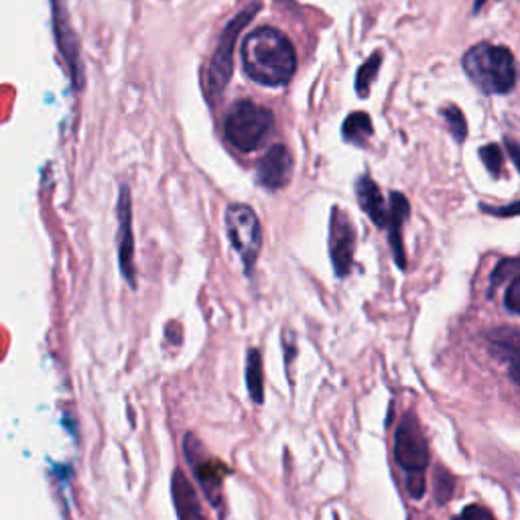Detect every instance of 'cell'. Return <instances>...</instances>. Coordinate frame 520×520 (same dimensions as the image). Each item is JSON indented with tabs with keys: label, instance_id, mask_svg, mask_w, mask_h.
<instances>
[{
	"label": "cell",
	"instance_id": "cell-1",
	"mask_svg": "<svg viewBox=\"0 0 520 520\" xmlns=\"http://www.w3.org/2000/svg\"><path fill=\"white\" fill-rule=\"evenodd\" d=\"M244 72L263 86H285L297 70L293 43L274 27H260L242 43Z\"/></svg>",
	"mask_w": 520,
	"mask_h": 520
},
{
	"label": "cell",
	"instance_id": "cell-2",
	"mask_svg": "<svg viewBox=\"0 0 520 520\" xmlns=\"http://www.w3.org/2000/svg\"><path fill=\"white\" fill-rule=\"evenodd\" d=\"M462 67L470 82L486 96H508L516 88V57L507 45L481 41L464 53Z\"/></svg>",
	"mask_w": 520,
	"mask_h": 520
},
{
	"label": "cell",
	"instance_id": "cell-3",
	"mask_svg": "<svg viewBox=\"0 0 520 520\" xmlns=\"http://www.w3.org/2000/svg\"><path fill=\"white\" fill-rule=\"evenodd\" d=\"M429 457V446L417 415L412 411L404 412L394 431V462L407 473L404 488L412 500L425 496V470Z\"/></svg>",
	"mask_w": 520,
	"mask_h": 520
},
{
	"label": "cell",
	"instance_id": "cell-4",
	"mask_svg": "<svg viewBox=\"0 0 520 520\" xmlns=\"http://www.w3.org/2000/svg\"><path fill=\"white\" fill-rule=\"evenodd\" d=\"M273 114L264 106L242 100L236 102L226 117V139L242 152L256 151L273 130Z\"/></svg>",
	"mask_w": 520,
	"mask_h": 520
},
{
	"label": "cell",
	"instance_id": "cell-5",
	"mask_svg": "<svg viewBox=\"0 0 520 520\" xmlns=\"http://www.w3.org/2000/svg\"><path fill=\"white\" fill-rule=\"evenodd\" d=\"M226 232L232 248L238 252L247 274L256 269V260L263 250V226L256 212L247 204H230L226 208Z\"/></svg>",
	"mask_w": 520,
	"mask_h": 520
},
{
	"label": "cell",
	"instance_id": "cell-6",
	"mask_svg": "<svg viewBox=\"0 0 520 520\" xmlns=\"http://www.w3.org/2000/svg\"><path fill=\"white\" fill-rule=\"evenodd\" d=\"M258 9H260L258 3L250 4L248 9H244L242 13L236 14V17L224 27V30H221L220 39L216 43V49H213V56L210 59V72H208V88L213 100H220L228 86V82H230L232 78L236 41H238L244 27L255 19Z\"/></svg>",
	"mask_w": 520,
	"mask_h": 520
},
{
	"label": "cell",
	"instance_id": "cell-7",
	"mask_svg": "<svg viewBox=\"0 0 520 520\" xmlns=\"http://www.w3.org/2000/svg\"><path fill=\"white\" fill-rule=\"evenodd\" d=\"M183 454H186V460L194 468L195 480L200 484L202 492L205 494V498L210 500L213 508L220 512V516L224 515V504H221V486H224V480L230 476L232 470L228 465L218 460V457H204V447L202 441L195 438L194 433H186L183 438Z\"/></svg>",
	"mask_w": 520,
	"mask_h": 520
},
{
	"label": "cell",
	"instance_id": "cell-8",
	"mask_svg": "<svg viewBox=\"0 0 520 520\" xmlns=\"http://www.w3.org/2000/svg\"><path fill=\"white\" fill-rule=\"evenodd\" d=\"M117 247H118V264L122 277L126 279L130 289H136V266H134V234H133V197L126 186L120 187L117 204Z\"/></svg>",
	"mask_w": 520,
	"mask_h": 520
},
{
	"label": "cell",
	"instance_id": "cell-9",
	"mask_svg": "<svg viewBox=\"0 0 520 520\" xmlns=\"http://www.w3.org/2000/svg\"><path fill=\"white\" fill-rule=\"evenodd\" d=\"M356 230L346 210L334 208L330 221V256L338 277H348L354 264Z\"/></svg>",
	"mask_w": 520,
	"mask_h": 520
},
{
	"label": "cell",
	"instance_id": "cell-10",
	"mask_svg": "<svg viewBox=\"0 0 520 520\" xmlns=\"http://www.w3.org/2000/svg\"><path fill=\"white\" fill-rule=\"evenodd\" d=\"M488 351L496 358V360L507 364L508 377L520 386V330L518 327L500 325L494 330H488L486 335Z\"/></svg>",
	"mask_w": 520,
	"mask_h": 520
},
{
	"label": "cell",
	"instance_id": "cell-11",
	"mask_svg": "<svg viewBox=\"0 0 520 520\" xmlns=\"http://www.w3.org/2000/svg\"><path fill=\"white\" fill-rule=\"evenodd\" d=\"M290 178H293V155L285 144H273L260 159L258 183L266 189L277 191L287 187Z\"/></svg>",
	"mask_w": 520,
	"mask_h": 520
},
{
	"label": "cell",
	"instance_id": "cell-12",
	"mask_svg": "<svg viewBox=\"0 0 520 520\" xmlns=\"http://www.w3.org/2000/svg\"><path fill=\"white\" fill-rule=\"evenodd\" d=\"M411 213V204L407 197H404L401 191H393L388 200V244L393 248L394 263L399 264V269H407V256H404V247H403V224L404 220L409 218Z\"/></svg>",
	"mask_w": 520,
	"mask_h": 520
},
{
	"label": "cell",
	"instance_id": "cell-13",
	"mask_svg": "<svg viewBox=\"0 0 520 520\" xmlns=\"http://www.w3.org/2000/svg\"><path fill=\"white\" fill-rule=\"evenodd\" d=\"M171 496L179 520H205L195 488L191 486V481L181 470L173 472Z\"/></svg>",
	"mask_w": 520,
	"mask_h": 520
},
{
	"label": "cell",
	"instance_id": "cell-14",
	"mask_svg": "<svg viewBox=\"0 0 520 520\" xmlns=\"http://www.w3.org/2000/svg\"><path fill=\"white\" fill-rule=\"evenodd\" d=\"M356 197L366 216L372 220V224H377L378 228H386L388 205L385 202V197H382L380 187L368 178V175H364V178L356 181Z\"/></svg>",
	"mask_w": 520,
	"mask_h": 520
},
{
	"label": "cell",
	"instance_id": "cell-15",
	"mask_svg": "<svg viewBox=\"0 0 520 520\" xmlns=\"http://www.w3.org/2000/svg\"><path fill=\"white\" fill-rule=\"evenodd\" d=\"M247 388L252 403H264V368L263 354H260L258 348H250L247 354Z\"/></svg>",
	"mask_w": 520,
	"mask_h": 520
},
{
	"label": "cell",
	"instance_id": "cell-16",
	"mask_svg": "<svg viewBox=\"0 0 520 520\" xmlns=\"http://www.w3.org/2000/svg\"><path fill=\"white\" fill-rule=\"evenodd\" d=\"M342 133H343V139H346L348 143L364 144L374 133L372 120L366 112H351L346 118V122H343Z\"/></svg>",
	"mask_w": 520,
	"mask_h": 520
},
{
	"label": "cell",
	"instance_id": "cell-17",
	"mask_svg": "<svg viewBox=\"0 0 520 520\" xmlns=\"http://www.w3.org/2000/svg\"><path fill=\"white\" fill-rule=\"evenodd\" d=\"M439 114H441L443 122H446L449 134L455 139V143L462 144L465 139H468V120H465L464 112L457 108L455 104L443 106Z\"/></svg>",
	"mask_w": 520,
	"mask_h": 520
},
{
	"label": "cell",
	"instance_id": "cell-18",
	"mask_svg": "<svg viewBox=\"0 0 520 520\" xmlns=\"http://www.w3.org/2000/svg\"><path fill=\"white\" fill-rule=\"evenodd\" d=\"M380 64H382V53H374V56L366 59V64L360 67V72L356 74V91L360 98L368 96L372 82L380 70Z\"/></svg>",
	"mask_w": 520,
	"mask_h": 520
},
{
	"label": "cell",
	"instance_id": "cell-19",
	"mask_svg": "<svg viewBox=\"0 0 520 520\" xmlns=\"http://www.w3.org/2000/svg\"><path fill=\"white\" fill-rule=\"evenodd\" d=\"M478 155L481 159V163H484L486 171L490 173L494 179L502 178V173H504V151H502L500 144L488 143V144H484V147H480Z\"/></svg>",
	"mask_w": 520,
	"mask_h": 520
},
{
	"label": "cell",
	"instance_id": "cell-20",
	"mask_svg": "<svg viewBox=\"0 0 520 520\" xmlns=\"http://www.w3.org/2000/svg\"><path fill=\"white\" fill-rule=\"evenodd\" d=\"M455 490V478L451 476L447 470L438 468L435 470V498L439 504H446L451 500Z\"/></svg>",
	"mask_w": 520,
	"mask_h": 520
},
{
	"label": "cell",
	"instance_id": "cell-21",
	"mask_svg": "<svg viewBox=\"0 0 520 520\" xmlns=\"http://www.w3.org/2000/svg\"><path fill=\"white\" fill-rule=\"evenodd\" d=\"M480 210L488 213V216H496V218H516L520 216V202H512L507 205L480 204Z\"/></svg>",
	"mask_w": 520,
	"mask_h": 520
},
{
	"label": "cell",
	"instance_id": "cell-22",
	"mask_svg": "<svg viewBox=\"0 0 520 520\" xmlns=\"http://www.w3.org/2000/svg\"><path fill=\"white\" fill-rule=\"evenodd\" d=\"M451 520H496L494 515L486 507H481V504H470V507H465L460 515Z\"/></svg>",
	"mask_w": 520,
	"mask_h": 520
},
{
	"label": "cell",
	"instance_id": "cell-23",
	"mask_svg": "<svg viewBox=\"0 0 520 520\" xmlns=\"http://www.w3.org/2000/svg\"><path fill=\"white\" fill-rule=\"evenodd\" d=\"M504 305H507L508 311L520 316V274L510 281L507 293H504Z\"/></svg>",
	"mask_w": 520,
	"mask_h": 520
},
{
	"label": "cell",
	"instance_id": "cell-24",
	"mask_svg": "<svg viewBox=\"0 0 520 520\" xmlns=\"http://www.w3.org/2000/svg\"><path fill=\"white\" fill-rule=\"evenodd\" d=\"M504 147H507L508 157L512 159V165H515L516 171L520 173V143L512 139V136H504Z\"/></svg>",
	"mask_w": 520,
	"mask_h": 520
},
{
	"label": "cell",
	"instance_id": "cell-25",
	"mask_svg": "<svg viewBox=\"0 0 520 520\" xmlns=\"http://www.w3.org/2000/svg\"><path fill=\"white\" fill-rule=\"evenodd\" d=\"M484 4H486V0H476V3H473V14H476Z\"/></svg>",
	"mask_w": 520,
	"mask_h": 520
}]
</instances>
